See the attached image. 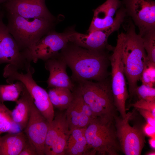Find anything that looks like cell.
<instances>
[{
	"instance_id": "83f0119b",
	"label": "cell",
	"mask_w": 155,
	"mask_h": 155,
	"mask_svg": "<svg viewBox=\"0 0 155 155\" xmlns=\"http://www.w3.org/2000/svg\"><path fill=\"white\" fill-rule=\"evenodd\" d=\"M129 106L135 108L147 110L150 111L155 117V101H149L143 99H138Z\"/></svg>"
},
{
	"instance_id": "603a6c76",
	"label": "cell",
	"mask_w": 155,
	"mask_h": 155,
	"mask_svg": "<svg viewBox=\"0 0 155 155\" xmlns=\"http://www.w3.org/2000/svg\"><path fill=\"white\" fill-rule=\"evenodd\" d=\"M24 86V84L18 81L8 84H0V102H16L20 98Z\"/></svg>"
},
{
	"instance_id": "9c48e42d",
	"label": "cell",
	"mask_w": 155,
	"mask_h": 155,
	"mask_svg": "<svg viewBox=\"0 0 155 155\" xmlns=\"http://www.w3.org/2000/svg\"><path fill=\"white\" fill-rule=\"evenodd\" d=\"M5 11L0 9V65L6 63L19 70L26 71L31 65L25 52L21 51L9 32L3 19Z\"/></svg>"
},
{
	"instance_id": "f1b7e54d",
	"label": "cell",
	"mask_w": 155,
	"mask_h": 155,
	"mask_svg": "<svg viewBox=\"0 0 155 155\" xmlns=\"http://www.w3.org/2000/svg\"><path fill=\"white\" fill-rule=\"evenodd\" d=\"M140 114L146 120L147 123L153 126H155V117L150 111L141 109L136 108Z\"/></svg>"
},
{
	"instance_id": "52a82bcc",
	"label": "cell",
	"mask_w": 155,
	"mask_h": 155,
	"mask_svg": "<svg viewBox=\"0 0 155 155\" xmlns=\"http://www.w3.org/2000/svg\"><path fill=\"white\" fill-rule=\"evenodd\" d=\"M121 38L119 34L116 46L109 56L111 67V85L117 111L124 118L127 113L126 102L129 95L127 89L121 55Z\"/></svg>"
},
{
	"instance_id": "e0dca14e",
	"label": "cell",
	"mask_w": 155,
	"mask_h": 155,
	"mask_svg": "<svg viewBox=\"0 0 155 155\" xmlns=\"http://www.w3.org/2000/svg\"><path fill=\"white\" fill-rule=\"evenodd\" d=\"M67 66L58 55L45 61V68L49 72L46 82L48 88H64L73 91L75 85L67 74Z\"/></svg>"
},
{
	"instance_id": "836d02e7",
	"label": "cell",
	"mask_w": 155,
	"mask_h": 155,
	"mask_svg": "<svg viewBox=\"0 0 155 155\" xmlns=\"http://www.w3.org/2000/svg\"><path fill=\"white\" fill-rule=\"evenodd\" d=\"M147 155H155V151H153L147 153L146 154Z\"/></svg>"
},
{
	"instance_id": "8fae6325",
	"label": "cell",
	"mask_w": 155,
	"mask_h": 155,
	"mask_svg": "<svg viewBox=\"0 0 155 155\" xmlns=\"http://www.w3.org/2000/svg\"><path fill=\"white\" fill-rule=\"evenodd\" d=\"M70 132L65 113L55 116L50 123L46 135L44 149V155H65Z\"/></svg>"
},
{
	"instance_id": "ac0fdd59",
	"label": "cell",
	"mask_w": 155,
	"mask_h": 155,
	"mask_svg": "<svg viewBox=\"0 0 155 155\" xmlns=\"http://www.w3.org/2000/svg\"><path fill=\"white\" fill-rule=\"evenodd\" d=\"M73 99L66 109L65 115L70 132L78 128H86L92 120L83 112L81 106L79 92L75 87Z\"/></svg>"
},
{
	"instance_id": "f546056e",
	"label": "cell",
	"mask_w": 155,
	"mask_h": 155,
	"mask_svg": "<svg viewBox=\"0 0 155 155\" xmlns=\"http://www.w3.org/2000/svg\"><path fill=\"white\" fill-rule=\"evenodd\" d=\"M19 155H37V154L34 147L28 140Z\"/></svg>"
},
{
	"instance_id": "d6a6232c",
	"label": "cell",
	"mask_w": 155,
	"mask_h": 155,
	"mask_svg": "<svg viewBox=\"0 0 155 155\" xmlns=\"http://www.w3.org/2000/svg\"><path fill=\"white\" fill-rule=\"evenodd\" d=\"M9 0H0V9L2 8L3 4Z\"/></svg>"
},
{
	"instance_id": "4316f807",
	"label": "cell",
	"mask_w": 155,
	"mask_h": 155,
	"mask_svg": "<svg viewBox=\"0 0 155 155\" xmlns=\"http://www.w3.org/2000/svg\"><path fill=\"white\" fill-rule=\"evenodd\" d=\"M136 94L138 99L149 101H155V88L142 84L135 89L134 94Z\"/></svg>"
},
{
	"instance_id": "1f68e13d",
	"label": "cell",
	"mask_w": 155,
	"mask_h": 155,
	"mask_svg": "<svg viewBox=\"0 0 155 155\" xmlns=\"http://www.w3.org/2000/svg\"><path fill=\"white\" fill-rule=\"evenodd\" d=\"M149 144L151 148L155 150V137H151L149 140Z\"/></svg>"
},
{
	"instance_id": "5b68a950",
	"label": "cell",
	"mask_w": 155,
	"mask_h": 155,
	"mask_svg": "<svg viewBox=\"0 0 155 155\" xmlns=\"http://www.w3.org/2000/svg\"><path fill=\"white\" fill-rule=\"evenodd\" d=\"M85 135L89 155H118L121 151L114 120L93 119L86 128Z\"/></svg>"
},
{
	"instance_id": "30bf717a",
	"label": "cell",
	"mask_w": 155,
	"mask_h": 155,
	"mask_svg": "<svg viewBox=\"0 0 155 155\" xmlns=\"http://www.w3.org/2000/svg\"><path fill=\"white\" fill-rule=\"evenodd\" d=\"M70 29L60 33L52 30L32 45L28 51L29 58L35 63L38 59L44 61L56 57L69 42Z\"/></svg>"
},
{
	"instance_id": "44dd1931",
	"label": "cell",
	"mask_w": 155,
	"mask_h": 155,
	"mask_svg": "<svg viewBox=\"0 0 155 155\" xmlns=\"http://www.w3.org/2000/svg\"><path fill=\"white\" fill-rule=\"evenodd\" d=\"M86 128L74 129L70 132L65 155H89L88 144L85 135Z\"/></svg>"
},
{
	"instance_id": "cb8c5ba5",
	"label": "cell",
	"mask_w": 155,
	"mask_h": 155,
	"mask_svg": "<svg viewBox=\"0 0 155 155\" xmlns=\"http://www.w3.org/2000/svg\"><path fill=\"white\" fill-rule=\"evenodd\" d=\"M21 131L13 121L11 111L0 102V135L4 133H16Z\"/></svg>"
},
{
	"instance_id": "6da1fadb",
	"label": "cell",
	"mask_w": 155,
	"mask_h": 155,
	"mask_svg": "<svg viewBox=\"0 0 155 155\" xmlns=\"http://www.w3.org/2000/svg\"><path fill=\"white\" fill-rule=\"evenodd\" d=\"M109 51L91 50L69 42L58 56L71 70V78L73 82L86 80L100 81L108 75Z\"/></svg>"
},
{
	"instance_id": "5bb4252c",
	"label": "cell",
	"mask_w": 155,
	"mask_h": 155,
	"mask_svg": "<svg viewBox=\"0 0 155 155\" xmlns=\"http://www.w3.org/2000/svg\"><path fill=\"white\" fill-rule=\"evenodd\" d=\"M126 16L120 0H106L94 10L88 33L108 28L120 20H124Z\"/></svg>"
},
{
	"instance_id": "7402d4cb",
	"label": "cell",
	"mask_w": 155,
	"mask_h": 155,
	"mask_svg": "<svg viewBox=\"0 0 155 155\" xmlns=\"http://www.w3.org/2000/svg\"><path fill=\"white\" fill-rule=\"evenodd\" d=\"M48 93L53 107L60 110H66L71 104L74 97L73 92L64 88H49Z\"/></svg>"
},
{
	"instance_id": "8992f818",
	"label": "cell",
	"mask_w": 155,
	"mask_h": 155,
	"mask_svg": "<svg viewBox=\"0 0 155 155\" xmlns=\"http://www.w3.org/2000/svg\"><path fill=\"white\" fill-rule=\"evenodd\" d=\"M26 71V73H24L20 72L16 68H12L8 74V80L11 83L18 81L24 84L35 106L50 123L54 118L55 114L54 107L48 93L38 85L33 79L32 75L34 70L31 66L28 67Z\"/></svg>"
},
{
	"instance_id": "9a60e30c",
	"label": "cell",
	"mask_w": 155,
	"mask_h": 155,
	"mask_svg": "<svg viewBox=\"0 0 155 155\" xmlns=\"http://www.w3.org/2000/svg\"><path fill=\"white\" fill-rule=\"evenodd\" d=\"M30 108L29 119L24 132L35 148L37 155H44L45 141L50 123L37 108L32 99Z\"/></svg>"
},
{
	"instance_id": "4fadbf2b",
	"label": "cell",
	"mask_w": 155,
	"mask_h": 155,
	"mask_svg": "<svg viewBox=\"0 0 155 155\" xmlns=\"http://www.w3.org/2000/svg\"><path fill=\"white\" fill-rule=\"evenodd\" d=\"M124 20H120L108 28L95 30L84 34L70 28L69 35V42L80 47L93 51H112L114 47L108 43V37L117 30Z\"/></svg>"
},
{
	"instance_id": "7a4b0ae2",
	"label": "cell",
	"mask_w": 155,
	"mask_h": 155,
	"mask_svg": "<svg viewBox=\"0 0 155 155\" xmlns=\"http://www.w3.org/2000/svg\"><path fill=\"white\" fill-rule=\"evenodd\" d=\"M128 24L126 32H122L120 34L122 60L131 100L148 60L141 37L136 33L135 26L131 21Z\"/></svg>"
},
{
	"instance_id": "ffe728a7",
	"label": "cell",
	"mask_w": 155,
	"mask_h": 155,
	"mask_svg": "<svg viewBox=\"0 0 155 155\" xmlns=\"http://www.w3.org/2000/svg\"><path fill=\"white\" fill-rule=\"evenodd\" d=\"M28 139L24 131L8 133L1 137L0 155H19Z\"/></svg>"
},
{
	"instance_id": "484cf974",
	"label": "cell",
	"mask_w": 155,
	"mask_h": 155,
	"mask_svg": "<svg viewBox=\"0 0 155 155\" xmlns=\"http://www.w3.org/2000/svg\"><path fill=\"white\" fill-rule=\"evenodd\" d=\"M142 84L154 87L155 83V63L148 60L145 65L140 80Z\"/></svg>"
},
{
	"instance_id": "ba28073f",
	"label": "cell",
	"mask_w": 155,
	"mask_h": 155,
	"mask_svg": "<svg viewBox=\"0 0 155 155\" xmlns=\"http://www.w3.org/2000/svg\"><path fill=\"white\" fill-rule=\"evenodd\" d=\"M133 114L129 112L124 118L117 115L114 118L121 150L125 155H141L145 143L146 135L142 129L129 124Z\"/></svg>"
},
{
	"instance_id": "e575fe53",
	"label": "cell",
	"mask_w": 155,
	"mask_h": 155,
	"mask_svg": "<svg viewBox=\"0 0 155 155\" xmlns=\"http://www.w3.org/2000/svg\"><path fill=\"white\" fill-rule=\"evenodd\" d=\"M0 138H1V137H0Z\"/></svg>"
},
{
	"instance_id": "d6986e66",
	"label": "cell",
	"mask_w": 155,
	"mask_h": 155,
	"mask_svg": "<svg viewBox=\"0 0 155 155\" xmlns=\"http://www.w3.org/2000/svg\"><path fill=\"white\" fill-rule=\"evenodd\" d=\"M32 100L24 86L20 98L16 102L14 108L11 111L13 120L21 131L24 130L28 123L30 115V104Z\"/></svg>"
},
{
	"instance_id": "3957f363",
	"label": "cell",
	"mask_w": 155,
	"mask_h": 155,
	"mask_svg": "<svg viewBox=\"0 0 155 155\" xmlns=\"http://www.w3.org/2000/svg\"><path fill=\"white\" fill-rule=\"evenodd\" d=\"M8 30L20 50L27 52L30 47L42 37L53 30L56 20L47 18H27L5 12Z\"/></svg>"
},
{
	"instance_id": "d4e9b609",
	"label": "cell",
	"mask_w": 155,
	"mask_h": 155,
	"mask_svg": "<svg viewBox=\"0 0 155 155\" xmlns=\"http://www.w3.org/2000/svg\"><path fill=\"white\" fill-rule=\"evenodd\" d=\"M139 35L142 38L143 46L147 53L148 60L155 63V28Z\"/></svg>"
},
{
	"instance_id": "7c38bea8",
	"label": "cell",
	"mask_w": 155,
	"mask_h": 155,
	"mask_svg": "<svg viewBox=\"0 0 155 155\" xmlns=\"http://www.w3.org/2000/svg\"><path fill=\"white\" fill-rule=\"evenodd\" d=\"M126 15L138 28L141 35L155 28V1L152 0H122Z\"/></svg>"
},
{
	"instance_id": "4dcf8cb0",
	"label": "cell",
	"mask_w": 155,
	"mask_h": 155,
	"mask_svg": "<svg viewBox=\"0 0 155 155\" xmlns=\"http://www.w3.org/2000/svg\"><path fill=\"white\" fill-rule=\"evenodd\" d=\"M142 129L146 135L150 138L155 137V126H152L147 123Z\"/></svg>"
},
{
	"instance_id": "277c9868",
	"label": "cell",
	"mask_w": 155,
	"mask_h": 155,
	"mask_svg": "<svg viewBox=\"0 0 155 155\" xmlns=\"http://www.w3.org/2000/svg\"><path fill=\"white\" fill-rule=\"evenodd\" d=\"M84 101L96 117L114 120L116 115L111 82L107 78L100 81L82 80L74 83Z\"/></svg>"
},
{
	"instance_id": "2e32d148",
	"label": "cell",
	"mask_w": 155,
	"mask_h": 155,
	"mask_svg": "<svg viewBox=\"0 0 155 155\" xmlns=\"http://www.w3.org/2000/svg\"><path fill=\"white\" fill-rule=\"evenodd\" d=\"M45 0H9L2 5L5 12L27 18H44L56 20L45 4Z\"/></svg>"
}]
</instances>
